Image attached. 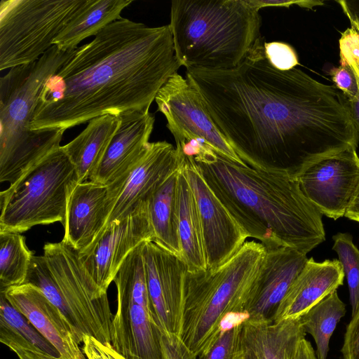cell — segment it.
<instances>
[{
    "mask_svg": "<svg viewBox=\"0 0 359 359\" xmlns=\"http://www.w3.org/2000/svg\"><path fill=\"white\" fill-rule=\"evenodd\" d=\"M264 44L234 69H186L239 158L254 169L297 180L318 161L356 149L359 135L343 93L299 69H276Z\"/></svg>",
    "mask_w": 359,
    "mask_h": 359,
    "instance_id": "6da1fadb",
    "label": "cell"
},
{
    "mask_svg": "<svg viewBox=\"0 0 359 359\" xmlns=\"http://www.w3.org/2000/svg\"><path fill=\"white\" fill-rule=\"evenodd\" d=\"M169 25L149 27L120 18L77 48L45 83L32 130H66L93 118L147 111L181 67Z\"/></svg>",
    "mask_w": 359,
    "mask_h": 359,
    "instance_id": "7a4b0ae2",
    "label": "cell"
},
{
    "mask_svg": "<svg viewBox=\"0 0 359 359\" xmlns=\"http://www.w3.org/2000/svg\"><path fill=\"white\" fill-rule=\"evenodd\" d=\"M191 157L216 196L248 237L266 249L287 247L305 255L325 241L322 214L297 180L243 165L199 144Z\"/></svg>",
    "mask_w": 359,
    "mask_h": 359,
    "instance_id": "3957f363",
    "label": "cell"
},
{
    "mask_svg": "<svg viewBox=\"0 0 359 359\" xmlns=\"http://www.w3.org/2000/svg\"><path fill=\"white\" fill-rule=\"evenodd\" d=\"M259 10L248 0H173L170 27L182 66L236 68L261 42Z\"/></svg>",
    "mask_w": 359,
    "mask_h": 359,
    "instance_id": "277c9868",
    "label": "cell"
},
{
    "mask_svg": "<svg viewBox=\"0 0 359 359\" xmlns=\"http://www.w3.org/2000/svg\"><path fill=\"white\" fill-rule=\"evenodd\" d=\"M266 252L260 243L246 241L215 269L187 270L180 337L198 357L215 341L229 316H245Z\"/></svg>",
    "mask_w": 359,
    "mask_h": 359,
    "instance_id": "5b68a950",
    "label": "cell"
},
{
    "mask_svg": "<svg viewBox=\"0 0 359 359\" xmlns=\"http://www.w3.org/2000/svg\"><path fill=\"white\" fill-rule=\"evenodd\" d=\"M76 49L53 46L38 60L11 68L0 79V182L14 184L60 146L65 130H32L31 121L48 79Z\"/></svg>",
    "mask_w": 359,
    "mask_h": 359,
    "instance_id": "8992f818",
    "label": "cell"
},
{
    "mask_svg": "<svg viewBox=\"0 0 359 359\" xmlns=\"http://www.w3.org/2000/svg\"><path fill=\"white\" fill-rule=\"evenodd\" d=\"M24 283L39 289L61 311L79 344L87 335L111 344L107 292L95 283L72 246L63 241L46 243L43 255L32 257Z\"/></svg>",
    "mask_w": 359,
    "mask_h": 359,
    "instance_id": "52a82bcc",
    "label": "cell"
},
{
    "mask_svg": "<svg viewBox=\"0 0 359 359\" xmlns=\"http://www.w3.org/2000/svg\"><path fill=\"white\" fill-rule=\"evenodd\" d=\"M78 183L76 170L60 147L0 193V231L21 233L36 225L64 224Z\"/></svg>",
    "mask_w": 359,
    "mask_h": 359,
    "instance_id": "ba28073f",
    "label": "cell"
},
{
    "mask_svg": "<svg viewBox=\"0 0 359 359\" xmlns=\"http://www.w3.org/2000/svg\"><path fill=\"white\" fill-rule=\"evenodd\" d=\"M86 1L1 0L0 70L41 57Z\"/></svg>",
    "mask_w": 359,
    "mask_h": 359,
    "instance_id": "9c48e42d",
    "label": "cell"
},
{
    "mask_svg": "<svg viewBox=\"0 0 359 359\" xmlns=\"http://www.w3.org/2000/svg\"><path fill=\"white\" fill-rule=\"evenodd\" d=\"M167 120L176 144L198 141L236 163L247 165L236 154L212 120L194 86L177 72L160 88L154 100Z\"/></svg>",
    "mask_w": 359,
    "mask_h": 359,
    "instance_id": "30bf717a",
    "label": "cell"
},
{
    "mask_svg": "<svg viewBox=\"0 0 359 359\" xmlns=\"http://www.w3.org/2000/svg\"><path fill=\"white\" fill-rule=\"evenodd\" d=\"M177 150L180 155V167L196 202L207 269H212L232 257L248 236L216 196L194 159Z\"/></svg>",
    "mask_w": 359,
    "mask_h": 359,
    "instance_id": "8fae6325",
    "label": "cell"
},
{
    "mask_svg": "<svg viewBox=\"0 0 359 359\" xmlns=\"http://www.w3.org/2000/svg\"><path fill=\"white\" fill-rule=\"evenodd\" d=\"M152 238L146 202L143 201L124 218L108 224L90 246L79 252V259L97 286L107 292L127 256Z\"/></svg>",
    "mask_w": 359,
    "mask_h": 359,
    "instance_id": "7c38bea8",
    "label": "cell"
},
{
    "mask_svg": "<svg viewBox=\"0 0 359 359\" xmlns=\"http://www.w3.org/2000/svg\"><path fill=\"white\" fill-rule=\"evenodd\" d=\"M301 190L322 215L345 216L359 187V156L351 148L325 158L297 177Z\"/></svg>",
    "mask_w": 359,
    "mask_h": 359,
    "instance_id": "4fadbf2b",
    "label": "cell"
},
{
    "mask_svg": "<svg viewBox=\"0 0 359 359\" xmlns=\"http://www.w3.org/2000/svg\"><path fill=\"white\" fill-rule=\"evenodd\" d=\"M143 255L155 321L162 332L180 336L187 266L177 255L151 241L144 242Z\"/></svg>",
    "mask_w": 359,
    "mask_h": 359,
    "instance_id": "5bb4252c",
    "label": "cell"
},
{
    "mask_svg": "<svg viewBox=\"0 0 359 359\" xmlns=\"http://www.w3.org/2000/svg\"><path fill=\"white\" fill-rule=\"evenodd\" d=\"M119 125L90 180L121 193L136 163L147 150L155 118L147 111H130L118 116Z\"/></svg>",
    "mask_w": 359,
    "mask_h": 359,
    "instance_id": "9a60e30c",
    "label": "cell"
},
{
    "mask_svg": "<svg viewBox=\"0 0 359 359\" xmlns=\"http://www.w3.org/2000/svg\"><path fill=\"white\" fill-rule=\"evenodd\" d=\"M266 250L245 318L273 323L278 308L308 258L306 255L290 248Z\"/></svg>",
    "mask_w": 359,
    "mask_h": 359,
    "instance_id": "2e32d148",
    "label": "cell"
},
{
    "mask_svg": "<svg viewBox=\"0 0 359 359\" xmlns=\"http://www.w3.org/2000/svg\"><path fill=\"white\" fill-rule=\"evenodd\" d=\"M114 206L107 184L78 183L68 200L62 241L78 252L86 250L106 227Z\"/></svg>",
    "mask_w": 359,
    "mask_h": 359,
    "instance_id": "e0dca14e",
    "label": "cell"
},
{
    "mask_svg": "<svg viewBox=\"0 0 359 359\" xmlns=\"http://www.w3.org/2000/svg\"><path fill=\"white\" fill-rule=\"evenodd\" d=\"M180 165V155L172 144L166 141L149 142L132 169L106 226L124 218L145 201Z\"/></svg>",
    "mask_w": 359,
    "mask_h": 359,
    "instance_id": "ac0fdd59",
    "label": "cell"
},
{
    "mask_svg": "<svg viewBox=\"0 0 359 359\" xmlns=\"http://www.w3.org/2000/svg\"><path fill=\"white\" fill-rule=\"evenodd\" d=\"M2 292L64 359H85L73 330L61 311L35 286L24 283Z\"/></svg>",
    "mask_w": 359,
    "mask_h": 359,
    "instance_id": "d6986e66",
    "label": "cell"
},
{
    "mask_svg": "<svg viewBox=\"0 0 359 359\" xmlns=\"http://www.w3.org/2000/svg\"><path fill=\"white\" fill-rule=\"evenodd\" d=\"M344 273L337 259H308L274 316L273 323L300 318L312 306L343 285Z\"/></svg>",
    "mask_w": 359,
    "mask_h": 359,
    "instance_id": "ffe728a7",
    "label": "cell"
},
{
    "mask_svg": "<svg viewBox=\"0 0 359 359\" xmlns=\"http://www.w3.org/2000/svg\"><path fill=\"white\" fill-rule=\"evenodd\" d=\"M306 334L300 318L277 323L243 321V344L251 359H294Z\"/></svg>",
    "mask_w": 359,
    "mask_h": 359,
    "instance_id": "44dd1931",
    "label": "cell"
},
{
    "mask_svg": "<svg viewBox=\"0 0 359 359\" xmlns=\"http://www.w3.org/2000/svg\"><path fill=\"white\" fill-rule=\"evenodd\" d=\"M120 122L111 114L90 120L86 128L62 150L74 165L79 182L90 180L97 169Z\"/></svg>",
    "mask_w": 359,
    "mask_h": 359,
    "instance_id": "7402d4cb",
    "label": "cell"
},
{
    "mask_svg": "<svg viewBox=\"0 0 359 359\" xmlns=\"http://www.w3.org/2000/svg\"><path fill=\"white\" fill-rule=\"evenodd\" d=\"M178 233L187 271L207 269L201 220L194 195L180 167L177 180Z\"/></svg>",
    "mask_w": 359,
    "mask_h": 359,
    "instance_id": "603a6c76",
    "label": "cell"
},
{
    "mask_svg": "<svg viewBox=\"0 0 359 359\" xmlns=\"http://www.w3.org/2000/svg\"><path fill=\"white\" fill-rule=\"evenodd\" d=\"M179 168L172 172L145 202L153 234L151 241L181 258L177 210Z\"/></svg>",
    "mask_w": 359,
    "mask_h": 359,
    "instance_id": "cb8c5ba5",
    "label": "cell"
},
{
    "mask_svg": "<svg viewBox=\"0 0 359 359\" xmlns=\"http://www.w3.org/2000/svg\"><path fill=\"white\" fill-rule=\"evenodd\" d=\"M132 0H87L53 45L63 50H73L83 39L96 36L104 27L121 18V13Z\"/></svg>",
    "mask_w": 359,
    "mask_h": 359,
    "instance_id": "d4e9b609",
    "label": "cell"
},
{
    "mask_svg": "<svg viewBox=\"0 0 359 359\" xmlns=\"http://www.w3.org/2000/svg\"><path fill=\"white\" fill-rule=\"evenodd\" d=\"M345 313L346 305L335 290L300 317L306 332L315 340L317 359H327L330 338Z\"/></svg>",
    "mask_w": 359,
    "mask_h": 359,
    "instance_id": "484cf974",
    "label": "cell"
},
{
    "mask_svg": "<svg viewBox=\"0 0 359 359\" xmlns=\"http://www.w3.org/2000/svg\"><path fill=\"white\" fill-rule=\"evenodd\" d=\"M34 255L23 235L0 231V292L25 283Z\"/></svg>",
    "mask_w": 359,
    "mask_h": 359,
    "instance_id": "4316f807",
    "label": "cell"
},
{
    "mask_svg": "<svg viewBox=\"0 0 359 359\" xmlns=\"http://www.w3.org/2000/svg\"><path fill=\"white\" fill-rule=\"evenodd\" d=\"M332 238V250L338 255L346 278L353 316L359 308V249L348 233H337Z\"/></svg>",
    "mask_w": 359,
    "mask_h": 359,
    "instance_id": "83f0119b",
    "label": "cell"
},
{
    "mask_svg": "<svg viewBox=\"0 0 359 359\" xmlns=\"http://www.w3.org/2000/svg\"><path fill=\"white\" fill-rule=\"evenodd\" d=\"M0 320L5 322L42 351L53 356L60 357L57 350L38 332L25 316L10 304L2 292L0 295Z\"/></svg>",
    "mask_w": 359,
    "mask_h": 359,
    "instance_id": "f1b7e54d",
    "label": "cell"
},
{
    "mask_svg": "<svg viewBox=\"0 0 359 359\" xmlns=\"http://www.w3.org/2000/svg\"><path fill=\"white\" fill-rule=\"evenodd\" d=\"M244 318L229 327H225L210 348L198 356L199 359H242L245 355L242 338Z\"/></svg>",
    "mask_w": 359,
    "mask_h": 359,
    "instance_id": "f546056e",
    "label": "cell"
},
{
    "mask_svg": "<svg viewBox=\"0 0 359 359\" xmlns=\"http://www.w3.org/2000/svg\"><path fill=\"white\" fill-rule=\"evenodd\" d=\"M0 341L13 351L19 359H64L42 351L2 320H0Z\"/></svg>",
    "mask_w": 359,
    "mask_h": 359,
    "instance_id": "4dcf8cb0",
    "label": "cell"
},
{
    "mask_svg": "<svg viewBox=\"0 0 359 359\" xmlns=\"http://www.w3.org/2000/svg\"><path fill=\"white\" fill-rule=\"evenodd\" d=\"M265 55L270 63L280 70H289L299 64L294 49L284 42H264Z\"/></svg>",
    "mask_w": 359,
    "mask_h": 359,
    "instance_id": "1f68e13d",
    "label": "cell"
},
{
    "mask_svg": "<svg viewBox=\"0 0 359 359\" xmlns=\"http://www.w3.org/2000/svg\"><path fill=\"white\" fill-rule=\"evenodd\" d=\"M340 63L347 65L359 81V34L351 28L342 33L339 40Z\"/></svg>",
    "mask_w": 359,
    "mask_h": 359,
    "instance_id": "d6a6232c",
    "label": "cell"
},
{
    "mask_svg": "<svg viewBox=\"0 0 359 359\" xmlns=\"http://www.w3.org/2000/svg\"><path fill=\"white\" fill-rule=\"evenodd\" d=\"M163 359H197L198 356L175 334L161 333Z\"/></svg>",
    "mask_w": 359,
    "mask_h": 359,
    "instance_id": "836d02e7",
    "label": "cell"
},
{
    "mask_svg": "<svg viewBox=\"0 0 359 359\" xmlns=\"http://www.w3.org/2000/svg\"><path fill=\"white\" fill-rule=\"evenodd\" d=\"M332 79L335 86L341 90L346 98L355 97L359 89L358 81L351 67L341 65L330 71Z\"/></svg>",
    "mask_w": 359,
    "mask_h": 359,
    "instance_id": "e575fe53",
    "label": "cell"
},
{
    "mask_svg": "<svg viewBox=\"0 0 359 359\" xmlns=\"http://www.w3.org/2000/svg\"><path fill=\"white\" fill-rule=\"evenodd\" d=\"M82 351L86 359H127L110 343H102L94 337L85 336Z\"/></svg>",
    "mask_w": 359,
    "mask_h": 359,
    "instance_id": "d590c367",
    "label": "cell"
},
{
    "mask_svg": "<svg viewBox=\"0 0 359 359\" xmlns=\"http://www.w3.org/2000/svg\"><path fill=\"white\" fill-rule=\"evenodd\" d=\"M341 352L343 359H359V308L346 326Z\"/></svg>",
    "mask_w": 359,
    "mask_h": 359,
    "instance_id": "8d00e7d4",
    "label": "cell"
},
{
    "mask_svg": "<svg viewBox=\"0 0 359 359\" xmlns=\"http://www.w3.org/2000/svg\"><path fill=\"white\" fill-rule=\"evenodd\" d=\"M254 7L260 10L264 7H286L297 5L302 8H312L314 6L323 5L320 1H294V0H248Z\"/></svg>",
    "mask_w": 359,
    "mask_h": 359,
    "instance_id": "74e56055",
    "label": "cell"
},
{
    "mask_svg": "<svg viewBox=\"0 0 359 359\" xmlns=\"http://www.w3.org/2000/svg\"><path fill=\"white\" fill-rule=\"evenodd\" d=\"M348 18L352 29L359 34V1H337Z\"/></svg>",
    "mask_w": 359,
    "mask_h": 359,
    "instance_id": "f35d334b",
    "label": "cell"
},
{
    "mask_svg": "<svg viewBox=\"0 0 359 359\" xmlns=\"http://www.w3.org/2000/svg\"><path fill=\"white\" fill-rule=\"evenodd\" d=\"M294 359H317L311 344L305 338L300 341Z\"/></svg>",
    "mask_w": 359,
    "mask_h": 359,
    "instance_id": "ab89813d",
    "label": "cell"
},
{
    "mask_svg": "<svg viewBox=\"0 0 359 359\" xmlns=\"http://www.w3.org/2000/svg\"><path fill=\"white\" fill-rule=\"evenodd\" d=\"M359 86V81H358ZM348 108L352 118V121L356 128L359 135V89L357 95L352 98H346Z\"/></svg>",
    "mask_w": 359,
    "mask_h": 359,
    "instance_id": "60d3db41",
    "label": "cell"
},
{
    "mask_svg": "<svg viewBox=\"0 0 359 359\" xmlns=\"http://www.w3.org/2000/svg\"><path fill=\"white\" fill-rule=\"evenodd\" d=\"M345 217L359 223V187L352 199Z\"/></svg>",
    "mask_w": 359,
    "mask_h": 359,
    "instance_id": "b9f144b4",
    "label": "cell"
},
{
    "mask_svg": "<svg viewBox=\"0 0 359 359\" xmlns=\"http://www.w3.org/2000/svg\"><path fill=\"white\" fill-rule=\"evenodd\" d=\"M242 359H251L250 357L245 353V356Z\"/></svg>",
    "mask_w": 359,
    "mask_h": 359,
    "instance_id": "7bdbcfd3",
    "label": "cell"
}]
</instances>
